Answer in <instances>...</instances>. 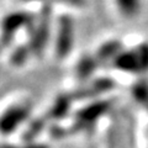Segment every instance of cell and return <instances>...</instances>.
<instances>
[{"label": "cell", "mask_w": 148, "mask_h": 148, "mask_svg": "<svg viewBox=\"0 0 148 148\" xmlns=\"http://www.w3.org/2000/svg\"><path fill=\"white\" fill-rule=\"evenodd\" d=\"M75 42V22L71 14L58 16L54 27V53L58 59L67 58Z\"/></svg>", "instance_id": "cell-5"}, {"label": "cell", "mask_w": 148, "mask_h": 148, "mask_svg": "<svg viewBox=\"0 0 148 148\" xmlns=\"http://www.w3.org/2000/svg\"><path fill=\"white\" fill-rule=\"evenodd\" d=\"M116 71L127 74L148 72V42H141L131 48H125L111 63Z\"/></svg>", "instance_id": "cell-3"}, {"label": "cell", "mask_w": 148, "mask_h": 148, "mask_svg": "<svg viewBox=\"0 0 148 148\" xmlns=\"http://www.w3.org/2000/svg\"><path fill=\"white\" fill-rule=\"evenodd\" d=\"M0 148H21V146H15V145H10V143H1Z\"/></svg>", "instance_id": "cell-16"}, {"label": "cell", "mask_w": 148, "mask_h": 148, "mask_svg": "<svg viewBox=\"0 0 148 148\" xmlns=\"http://www.w3.org/2000/svg\"><path fill=\"white\" fill-rule=\"evenodd\" d=\"M52 8L49 4H45L36 16L35 25L29 31L30 41L27 45L34 56L40 57L43 54L52 35Z\"/></svg>", "instance_id": "cell-2"}, {"label": "cell", "mask_w": 148, "mask_h": 148, "mask_svg": "<svg viewBox=\"0 0 148 148\" xmlns=\"http://www.w3.org/2000/svg\"><path fill=\"white\" fill-rule=\"evenodd\" d=\"M132 95L135 100L148 110V82L140 80L132 86Z\"/></svg>", "instance_id": "cell-13"}, {"label": "cell", "mask_w": 148, "mask_h": 148, "mask_svg": "<svg viewBox=\"0 0 148 148\" xmlns=\"http://www.w3.org/2000/svg\"><path fill=\"white\" fill-rule=\"evenodd\" d=\"M31 54L32 52L29 47V45H18L11 49L10 63L14 67H21L30 59Z\"/></svg>", "instance_id": "cell-12"}, {"label": "cell", "mask_w": 148, "mask_h": 148, "mask_svg": "<svg viewBox=\"0 0 148 148\" xmlns=\"http://www.w3.org/2000/svg\"><path fill=\"white\" fill-rule=\"evenodd\" d=\"M111 108H112V101L109 99L90 101L74 114L73 123L68 128V133L88 132L95 126L101 117L109 112Z\"/></svg>", "instance_id": "cell-1"}, {"label": "cell", "mask_w": 148, "mask_h": 148, "mask_svg": "<svg viewBox=\"0 0 148 148\" xmlns=\"http://www.w3.org/2000/svg\"><path fill=\"white\" fill-rule=\"evenodd\" d=\"M100 67V64L98 62V59L95 58L94 53H85L78 59V62L75 64V77L78 80H80L82 83H86L92 79L94 74L96 72V69Z\"/></svg>", "instance_id": "cell-9"}, {"label": "cell", "mask_w": 148, "mask_h": 148, "mask_svg": "<svg viewBox=\"0 0 148 148\" xmlns=\"http://www.w3.org/2000/svg\"><path fill=\"white\" fill-rule=\"evenodd\" d=\"M73 98L71 92H62L57 98L53 100V103L51 104L49 109L47 110V117L49 121H59L63 120L71 111L72 104H73Z\"/></svg>", "instance_id": "cell-10"}, {"label": "cell", "mask_w": 148, "mask_h": 148, "mask_svg": "<svg viewBox=\"0 0 148 148\" xmlns=\"http://www.w3.org/2000/svg\"><path fill=\"white\" fill-rule=\"evenodd\" d=\"M49 123V120L47 117V115L43 114L42 116H38V117H35L32 119L27 128L25 130L24 135H22V138L26 143H31V142H35V140L37 138V136L42 133L43 130L47 127V125Z\"/></svg>", "instance_id": "cell-11"}, {"label": "cell", "mask_w": 148, "mask_h": 148, "mask_svg": "<svg viewBox=\"0 0 148 148\" xmlns=\"http://www.w3.org/2000/svg\"><path fill=\"white\" fill-rule=\"evenodd\" d=\"M36 15L27 11L15 10L11 12H8L0 21V52L10 48L14 38L18 31L21 30H31L35 25Z\"/></svg>", "instance_id": "cell-4"}, {"label": "cell", "mask_w": 148, "mask_h": 148, "mask_svg": "<svg viewBox=\"0 0 148 148\" xmlns=\"http://www.w3.org/2000/svg\"><path fill=\"white\" fill-rule=\"evenodd\" d=\"M21 148H49V147L47 145H45V143L31 142V143H26L25 146H21Z\"/></svg>", "instance_id": "cell-15"}, {"label": "cell", "mask_w": 148, "mask_h": 148, "mask_svg": "<svg viewBox=\"0 0 148 148\" xmlns=\"http://www.w3.org/2000/svg\"><path fill=\"white\" fill-rule=\"evenodd\" d=\"M119 11L126 17H133L136 16L141 10V3L128 0V1H119L117 4Z\"/></svg>", "instance_id": "cell-14"}, {"label": "cell", "mask_w": 148, "mask_h": 148, "mask_svg": "<svg viewBox=\"0 0 148 148\" xmlns=\"http://www.w3.org/2000/svg\"><path fill=\"white\" fill-rule=\"evenodd\" d=\"M115 82L108 77H99L92 78L91 80L83 83V85L77 88L75 90L71 91L73 100H99L103 99L101 96L111 89H114Z\"/></svg>", "instance_id": "cell-7"}, {"label": "cell", "mask_w": 148, "mask_h": 148, "mask_svg": "<svg viewBox=\"0 0 148 148\" xmlns=\"http://www.w3.org/2000/svg\"><path fill=\"white\" fill-rule=\"evenodd\" d=\"M125 49V46L120 40L112 38L108 40L104 43H101L98 49L95 51V58L98 59L100 66H105V64H111L114 59Z\"/></svg>", "instance_id": "cell-8"}, {"label": "cell", "mask_w": 148, "mask_h": 148, "mask_svg": "<svg viewBox=\"0 0 148 148\" xmlns=\"http://www.w3.org/2000/svg\"><path fill=\"white\" fill-rule=\"evenodd\" d=\"M32 104L30 101H18L10 105L0 114V135L9 136L16 132L31 116Z\"/></svg>", "instance_id": "cell-6"}]
</instances>
